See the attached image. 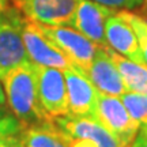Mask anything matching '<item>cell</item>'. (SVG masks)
Returning <instances> with one entry per match:
<instances>
[{
    "instance_id": "6da1fadb",
    "label": "cell",
    "mask_w": 147,
    "mask_h": 147,
    "mask_svg": "<svg viewBox=\"0 0 147 147\" xmlns=\"http://www.w3.org/2000/svg\"><path fill=\"white\" fill-rule=\"evenodd\" d=\"M1 82L5 90L7 105L22 124V128L52 120L44 112L40 102L37 65L33 61L29 60L11 69Z\"/></svg>"
},
{
    "instance_id": "7a4b0ae2",
    "label": "cell",
    "mask_w": 147,
    "mask_h": 147,
    "mask_svg": "<svg viewBox=\"0 0 147 147\" xmlns=\"http://www.w3.org/2000/svg\"><path fill=\"white\" fill-rule=\"evenodd\" d=\"M25 22L26 18L14 5L0 18V80L11 69L30 60L22 37Z\"/></svg>"
},
{
    "instance_id": "3957f363",
    "label": "cell",
    "mask_w": 147,
    "mask_h": 147,
    "mask_svg": "<svg viewBox=\"0 0 147 147\" xmlns=\"http://www.w3.org/2000/svg\"><path fill=\"white\" fill-rule=\"evenodd\" d=\"M38 27L42 34L69 59L74 67L86 75L100 47L74 27L45 25H38Z\"/></svg>"
},
{
    "instance_id": "277c9868",
    "label": "cell",
    "mask_w": 147,
    "mask_h": 147,
    "mask_svg": "<svg viewBox=\"0 0 147 147\" xmlns=\"http://www.w3.org/2000/svg\"><path fill=\"white\" fill-rule=\"evenodd\" d=\"M93 116L119 140L121 147L131 146L140 129V125L131 117L120 97L98 91L97 106Z\"/></svg>"
},
{
    "instance_id": "5b68a950",
    "label": "cell",
    "mask_w": 147,
    "mask_h": 147,
    "mask_svg": "<svg viewBox=\"0 0 147 147\" xmlns=\"http://www.w3.org/2000/svg\"><path fill=\"white\" fill-rule=\"evenodd\" d=\"M27 21L45 26H71L78 0H10Z\"/></svg>"
},
{
    "instance_id": "8992f818",
    "label": "cell",
    "mask_w": 147,
    "mask_h": 147,
    "mask_svg": "<svg viewBox=\"0 0 147 147\" xmlns=\"http://www.w3.org/2000/svg\"><path fill=\"white\" fill-rule=\"evenodd\" d=\"M37 79L38 97L44 112L52 120L68 116V97L63 71L52 67L37 65Z\"/></svg>"
},
{
    "instance_id": "52a82bcc",
    "label": "cell",
    "mask_w": 147,
    "mask_h": 147,
    "mask_svg": "<svg viewBox=\"0 0 147 147\" xmlns=\"http://www.w3.org/2000/svg\"><path fill=\"white\" fill-rule=\"evenodd\" d=\"M22 37H23L27 56L30 61H33L34 64L42 67H52L61 71L74 67L69 59L42 34L37 23H33L26 19Z\"/></svg>"
},
{
    "instance_id": "ba28073f",
    "label": "cell",
    "mask_w": 147,
    "mask_h": 147,
    "mask_svg": "<svg viewBox=\"0 0 147 147\" xmlns=\"http://www.w3.org/2000/svg\"><path fill=\"white\" fill-rule=\"evenodd\" d=\"M117 10L95 3L93 0H78L71 26L87 37L98 47H108L105 37V25L108 18Z\"/></svg>"
},
{
    "instance_id": "9c48e42d",
    "label": "cell",
    "mask_w": 147,
    "mask_h": 147,
    "mask_svg": "<svg viewBox=\"0 0 147 147\" xmlns=\"http://www.w3.org/2000/svg\"><path fill=\"white\" fill-rule=\"evenodd\" d=\"M63 74L67 86L69 115L93 116L98 100V90L82 71L74 67L64 69Z\"/></svg>"
},
{
    "instance_id": "30bf717a",
    "label": "cell",
    "mask_w": 147,
    "mask_h": 147,
    "mask_svg": "<svg viewBox=\"0 0 147 147\" xmlns=\"http://www.w3.org/2000/svg\"><path fill=\"white\" fill-rule=\"evenodd\" d=\"M108 48L100 47L90 64L86 76L91 80L94 87L102 94L121 97L127 93V86L121 78L120 71L110 59Z\"/></svg>"
},
{
    "instance_id": "8fae6325",
    "label": "cell",
    "mask_w": 147,
    "mask_h": 147,
    "mask_svg": "<svg viewBox=\"0 0 147 147\" xmlns=\"http://www.w3.org/2000/svg\"><path fill=\"white\" fill-rule=\"evenodd\" d=\"M105 37L108 47L113 49L116 53L124 56L134 63L146 65L139 48L136 34L128 21L120 14V11L108 18L105 25Z\"/></svg>"
},
{
    "instance_id": "7c38bea8",
    "label": "cell",
    "mask_w": 147,
    "mask_h": 147,
    "mask_svg": "<svg viewBox=\"0 0 147 147\" xmlns=\"http://www.w3.org/2000/svg\"><path fill=\"white\" fill-rule=\"evenodd\" d=\"M19 136L23 147H71L72 143V138L55 120L25 127Z\"/></svg>"
},
{
    "instance_id": "4fadbf2b",
    "label": "cell",
    "mask_w": 147,
    "mask_h": 147,
    "mask_svg": "<svg viewBox=\"0 0 147 147\" xmlns=\"http://www.w3.org/2000/svg\"><path fill=\"white\" fill-rule=\"evenodd\" d=\"M108 52H109L110 59L116 64L117 69L120 71L127 90L134 93L147 94V65L134 63L124 56L116 53L110 48H108Z\"/></svg>"
},
{
    "instance_id": "5bb4252c",
    "label": "cell",
    "mask_w": 147,
    "mask_h": 147,
    "mask_svg": "<svg viewBox=\"0 0 147 147\" xmlns=\"http://www.w3.org/2000/svg\"><path fill=\"white\" fill-rule=\"evenodd\" d=\"M120 98L132 119L140 127L147 125V94L127 91Z\"/></svg>"
},
{
    "instance_id": "9a60e30c",
    "label": "cell",
    "mask_w": 147,
    "mask_h": 147,
    "mask_svg": "<svg viewBox=\"0 0 147 147\" xmlns=\"http://www.w3.org/2000/svg\"><path fill=\"white\" fill-rule=\"evenodd\" d=\"M120 14L128 21V23L132 26L136 34L143 60L147 65V18L143 16L142 14H135L129 10H120Z\"/></svg>"
},
{
    "instance_id": "2e32d148",
    "label": "cell",
    "mask_w": 147,
    "mask_h": 147,
    "mask_svg": "<svg viewBox=\"0 0 147 147\" xmlns=\"http://www.w3.org/2000/svg\"><path fill=\"white\" fill-rule=\"evenodd\" d=\"M22 131V124L16 120L14 115H5L0 119V142L7 138L19 135Z\"/></svg>"
},
{
    "instance_id": "e0dca14e",
    "label": "cell",
    "mask_w": 147,
    "mask_h": 147,
    "mask_svg": "<svg viewBox=\"0 0 147 147\" xmlns=\"http://www.w3.org/2000/svg\"><path fill=\"white\" fill-rule=\"evenodd\" d=\"M95 3L110 7L113 10H136L140 8L144 3V0H93Z\"/></svg>"
},
{
    "instance_id": "ac0fdd59",
    "label": "cell",
    "mask_w": 147,
    "mask_h": 147,
    "mask_svg": "<svg viewBox=\"0 0 147 147\" xmlns=\"http://www.w3.org/2000/svg\"><path fill=\"white\" fill-rule=\"evenodd\" d=\"M129 147H147V125L140 127L136 138L134 139Z\"/></svg>"
},
{
    "instance_id": "d6986e66",
    "label": "cell",
    "mask_w": 147,
    "mask_h": 147,
    "mask_svg": "<svg viewBox=\"0 0 147 147\" xmlns=\"http://www.w3.org/2000/svg\"><path fill=\"white\" fill-rule=\"evenodd\" d=\"M71 147H101V144L89 138H72Z\"/></svg>"
},
{
    "instance_id": "ffe728a7",
    "label": "cell",
    "mask_w": 147,
    "mask_h": 147,
    "mask_svg": "<svg viewBox=\"0 0 147 147\" xmlns=\"http://www.w3.org/2000/svg\"><path fill=\"white\" fill-rule=\"evenodd\" d=\"M19 135H21V134H19ZM19 135H15V136L7 138L4 140H1V142H0V147H23Z\"/></svg>"
},
{
    "instance_id": "44dd1931",
    "label": "cell",
    "mask_w": 147,
    "mask_h": 147,
    "mask_svg": "<svg viewBox=\"0 0 147 147\" xmlns=\"http://www.w3.org/2000/svg\"><path fill=\"white\" fill-rule=\"evenodd\" d=\"M11 5L12 4H11L10 0H0V18H1V15L10 8Z\"/></svg>"
},
{
    "instance_id": "7402d4cb",
    "label": "cell",
    "mask_w": 147,
    "mask_h": 147,
    "mask_svg": "<svg viewBox=\"0 0 147 147\" xmlns=\"http://www.w3.org/2000/svg\"><path fill=\"white\" fill-rule=\"evenodd\" d=\"M5 105H7V98H5V93L3 90L1 82H0V108H4Z\"/></svg>"
},
{
    "instance_id": "603a6c76",
    "label": "cell",
    "mask_w": 147,
    "mask_h": 147,
    "mask_svg": "<svg viewBox=\"0 0 147 147\" xmlns=\"http://www.w3.org/2000/svg\"><path fill=\"white\" fill-rule=\"evenodd\" d=\"M140 11H142L140 14H142L143 16H146V18H147V0H144V3H143V5L140 7Z\"/></svg>"
},
{
    "instance_id": "cb8c5ba5",
    "label": "cell",
    "mask_w": 147,
    "mask_h": 147,
    "mask_svg": "<svg viewBox=\"0 0 147 147\" xmlns=\"http://www.w3.org/2000/svg\"><path fill=\"white\" fill-rule=\"evenodd\" d=\"M5 115H8V113L4 110V108H0V119H1L3 116H5Z\"/></svg>"
}]
</instances>
